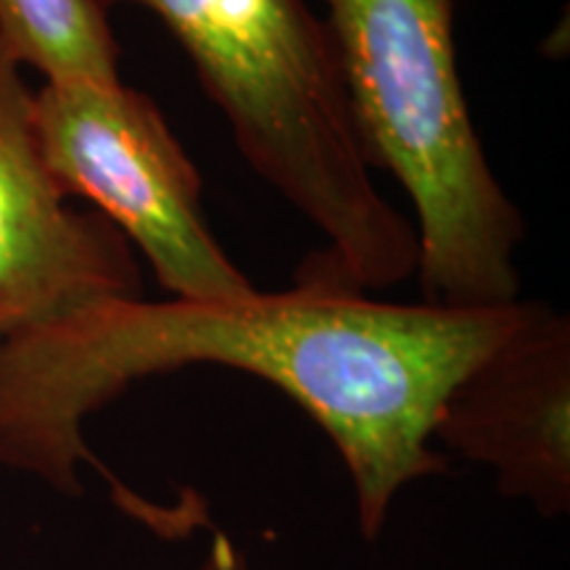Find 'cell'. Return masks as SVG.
<instances>
[{
	"label": "cell",
	"mask_w": 570,
	"mask_h": 570,
	"mask_svg": "<svg viewBox=\"0 0 570 570\" xmlns=\"http://www.w3.org/2000/svg\"><path fill=\"white\" fill-rule=\"evenodd\" d=\"M238 302L104 298L0 348V465L82 494L96 465L85 417L142 377L190 365L256 375L294 399L348 470L356 523L377 539L407 483L444 475L431 446L449 389L515 327L525 302L494 309L391 304L312 277Z\"/></svg>",
	"instance_id": "obj_1"
},
{
	"label": "cell",
	"mask_w": 570,
	"mask_h": 570,
	"mask_svg": "<svg viewBox=\"0 0 570 570\" xmlns=\"http://www.w3.org/2000/svg\"><path fill=\"white\" fill-rule=\"evenodd\" d=\"M164 21L259 177L325 235L296 277L383 291L417 273V230L375 188L331 32L304 0H98Z\"/></svg>",
	"instance_id": "obj_2"
},
{
	"label": "cell",
	"mask_w": 570,
	"mask_h": 570,
	"mask_svg": "<svg viewBox=\"0 0 570 570\" xmlns=\"http://www.w3.org/2000/svg\"><path fill=\"white\" fill-rule=\"evenodd\" d=\"M362 156L415 206L425 304L520 302L525 225L491 173L458 69L452 0H325Z\"/></svg>",
	"instance_id": "obj_3"
},
{
	"label": "cell",
	"mask_w": 570,
	"mask_h": 570,
	"mask_svg": "<svg viewBox=\"0 0 570 570\" xmlns=\"http://www.w3.org/2000/svg\"><path fill=\"white\" fill-rule=\"evenodd\" d=\"M32 122L59 188L132 240L164 291L185 302L256 294L206 225L202 175L151 98L122 82H46Z\"/></svg>",
	"instance_id": "obj_4"
},
{
	"label": "cell",
	"mask_w": 570,
	"mask_h": 570,
	"mask_svg": "<svg viewBox=\"0 0 570 570\" xmlns=\"http://www.w3.org/2000/svg\"><path fill=\"white\" fill-rule=\"evenodd\" d=\"M32 96L0 42V348L92 302L142 298L130 240L48 173Z\"/></svg>",
	"instance_id": "obj_5"
},
{
	"label": "cell",
	"mask_w": 570,
	"mask_h": 570,
	"mask_svg": "<svg viewBox=\"0 0 570 570\" xmlns=\"http://www.w3.org/2000/svg\"><path fill=\"white\" fill-rule=\"evenodd\" d=\"M433 439L494 470L502 497L570 512V325L525 302L515 327L449 389Z\"/></svg>",
	"instance_id": "obj_6"
},
{
	"label": "cell",
	"mask_w": 570,
	"mask_h": 570,
	"mask_svg": "<svg viewBox=\"0 0 570 570\" xmlns=\"http://www.w3.org/2000/svg\"><path fill=\"white\" fill-rule=\"evenodd\" d=\"M98 0H0V42L48 82H119V42Z\"/></svg>",
	"instance_id": "obj_7"
},
{
	"label": "cell",
	"mask_w": 570,
	"mask_h": 570,
	"mask_svg": "<svg viewBox=\"0 0 570 570\" xmlns=\"http://www.w3.org/2000/svg\"><path fill=\"white\" fill-rule=\"evenodd\" d=\"M196 570H254V566L248 554L235 544L230 533L217 529L212 533L209 550H206Z\"/></svg>",
	"instance_id": "obj_8"
}]
</instances>
